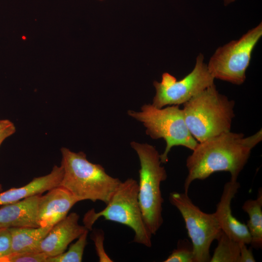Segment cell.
Masks as SVG:
<instances>
[{
  "mask_svg": "<svg viewBox=\"0 0 262 262\" xmlns=\"http://www.w3.org/2000/svg\"><path fill=\"white\" fill-rule=\"evenodd\" d=\"M262 140L261 129L248 137L229 131L198 143L186 159L184 192L188 193L193 181L206 179L216 172H229L230 179L237 180L252 149Z\"/></svg>",
  "mask_w": 262,
  "mask_h": 262,
  "instance_id": "cell-1",
  "label": "cell"
},
{
  "mask_svg": "<svg viewBox=\"0 0 262 262\" xmlns=\"http://www.w3.org/2000/svg\"><path fill=\"white\" fill-rule=\"evenodd\" d=\"M61 152L64 172L60 186L79 202L90 200L107 204L121 181L107 174L101 165L89 161L82 151L75 152L63 147Z\"/></svg>",
  "mask_w": 262,
  "mask_h": 262,
  "instance_id": "cell-2",
  "label": "cell"
},
{
  "mask_svg": "<svg viewBox=\"0 0 262 262\" xmlns=\"http://www.w3.org/2000/svg\"><path fill=\"white\" fill-rule=\"evenodd\" d=\"M183 105L185 123L198 143L230 131L234 101L220 94L214 84Z\"/></svg>",
  "mask_w": 262,
  "mask_h": 262,
  "instance_id": "cell-3",
  "label": "cell"
},
{
  "mask_svg": "<svg viewBox=\"0 0 262 262\" xmlns=\"http://www.w3.org/2000/svg\"><path fill=\"white\" fill-rule=\"evenodd\" d=\"M139 159L138 201L144 222L152 235H155L163 223L164 199L161 182L167 179L162 166L160 154L156 147L147 143L131 142Z\"/></svg>",
  "mask_w": 262,
  "mask_h": 262,
  "instance_id": "cell-4",
  "label": "cell"
},
{
  "mask_svg": "<svg viewBox=\"0 0 262 262\" xmlns=\"http://www.w3.org/2000/svg\"><path fill=\"white\" fill-rule=\"evenodd\" d=\"M103 217L105 220L117 222L133 230V242L150 247L152 234L143 219L138 201V183L132 178L121 182L106 206L99 212L94 209L84 215L85 227L91 230L97 220Z\"/></svg>",
  "mask_w": 262,
  "mask_h": 262,
  "instance_id": "cell-5",
  "label": "cell"
},
{
  "mask_svg": "<svg viewBox=\"0 0 262 262\" xmlns=\"http://www.w3.org/2000/svg\"><path fill=\"white\" fill-rule=\"evenodd\" d=\"M127 113L143 124L146 134L152 139L165 141V149L160 154L162 164L167 163L168 153L173 147L183 146L193 150L198 143L190 132L179 105L158 108L146 104L140 111L129 110Z\"/></svg>",
  "mask_w": 262,
  "mask_h": 262,
  "instance_id": "cell-6",
  "label": "cell"
},
{
  "mask_svg": "<svg viewBox=\"0 0 262 262\" xmlns=\"http://www.w3.org/2000/svg\"><path fill=\"white\" fill-rule=\"evenodd\" d=\"M262 36V23L248 31L239 39L232 40L218 48L207 64L215 79L236 85L246 79L253 50Z\"/></svg>",
  "mask_w": 262,
  "mask_h": 262,
  "instance_id": "cell-7",
  "label": "cell"
},
{
  "mask_svg": "<svg viewBox=\"0 0 262 262\" xmlns=\"http://www.w3.org/2000/svg\"><path fill=\"white\" fill-rule=\"evenodd\" d=\"M169 199L184 219L192 242L194 262H210L212 243L222 231L214 213L202 211L184 192L171 193Z\"/></svg>",
  "mask_w": 262,
  "mask_h": 262,
  "instance_id": "cell-8",
  "label": "cell"
},
{
  "mask_svg": "<svg viewBox=\"0 0 262 262\" xmlns=\"http://www.w3.org/2000/svg\"><path fill=\"white\" fill-rule=\"evenodd\" d=\"M214 81L207 64L204 62L203 55L199 53L193 69L182 79L178 81L173 75L165 72L161 82L154 81L156 94L152 104L158 108L183 104L214 84Z\"/></svg>",
  "mask_w": 262,
  "mask_h": 262,
  "instance_id": "cell-9",
  "label": "cell"
},
{
  "mask_svg": "<svg viewBox=\"0 0 262 262\" xmlns=\"http://www.w3.org/2000/svg\"><path fill=\"white\" fill-rule=\"evenodd\" d=\"M79 216L71 213L53 225L40 242L35 251L43 253L48 257L64 252L68 246L87 229L79 224Z\"/></svg>",
  "mask_w": 262,
  "mask_h": 262,
  "instance_id": "cell-10",
  "label": "cell"
},
{
  "mask_svg": "<svg viewBox=\"0 0 262 262\" xmlns=\"http://www.w3.org/2000/svg\"><path fill=\"white\" fill-rule=\"evenodd\" d=\"M240 187L237 180L230 179L225 183L214 213L225 234L238 242L248 245L251 236L247 227L233 216L231 209V201Z\"/></svg>",
  "mask_w": 262,
  "mask_h": 262,
  "instance_id": "cell-11",
  "label": "cell"
},
{
  "mask_svg": "<svg viewBox=\"0 0 262 262\" xmlns=\"http://www.w3.org/2000/svg\"><path fill=\"white\" fill-rule=\"evenodd\" d=\"M78 200L66 189L59 186L41 196L37 219L40 227L53 226L66 217Z\"/></svg>",
  "mask_w": 262,
  "mask_h": 262,
  "instance_id": "cell-12",
  "label": "cell"
},
{
  "mask_svg": "<svg viewBox=\"0 0 262 262\" xmlns=\"http://www.w3.org/2000/svg\"><path fill=\"white\" fill-rule=\"evenodd\" d=\"M41 196L36 195L1 205L0 207V229L40 227L37 213Z\"/></svg>",
  "mask_w": 262,
  "mask_h": 262,
  "instance_id": "cell-13",
  "label": "cell"
},
{
  "mask_svg": "<svg viewBox=\"0 0 262 262\" xmlns=\"http://www.w3.org/2000/svg\"><path fill=\"white\" fill-rule=\"evenodd\" d=\"M63 168L54 165L51 172L45 176L34 178L26 185L0 192V206L14 203L26 198L41 195L59 186L63 176Z\"/></svg>",
  "mask_w": 262,
  "mask_h": 262,
  "instance_id": "cell-14",
  "label": "cell"
},
{
  "mask_svg": "<svg viewBox=\"0 0 262 262\" xmlns=\"http://www.w3.org/2000/svg\"><path fill=\"white\" fill-rule=\"evenodd\" d=\"M52 227L9 228L11 234V253L35 251L36 248Z\"/></svg>",
  "mask_w": 262,
  "mask_h": 262,
  "instance_id": "cell-15",
  "label": "cell"
},
{
  "mask_svg": "<svg viewBox=\"0 0 262 262\" xmlns=\"http://www.w3.org/2000/svg\"><path fill=\"white\" fill-rule=\"evenodd\" d=\"M242 209L249 216L246 225L251 236L250 244L256 249H261L262 246V190H259L256 199L246 200Z\"/></svg>",
  "mask_w": 262,
  "mask_h": 262,
  "instance_id": "cell-16",
  "label": "cell"
},
{
  "mask_svg": "<svg viewBox=\"0 0 262 262\" xmlns=\"http://www.w3.org/2000/svg\"><path fill=\"white\" fill-rule=\"evenodd\" d=\"M217 240V246L210 262H239L241 243L229 238L223 231Z\"/></svg>",
  "mask_w": 262,
  "mask_h": 262,
  "instance_id": "cell-17",
  "label": "cell"
},
{
  "mask_svg": "<svg viewBox=\"0 0 262 262\" xmlns=\"http://www.w3.org/2000/svg\"><path fill=\"white\" fill-rule=\"evenodd\" d=\"M89 230L85 231L71 245L66 252L57 256L48 257L47 262H81L82 261L84 248L87 244V238Z\"/></svg>",
  "mask_w": 262,
  "mask_h": 262,
  "instance_id": "cell-18",
  "label": "cell"
},
{
  "mask_svg": "<svg viewBox=\"0 0 262 262\" xmlns=\"http://www.w3.org/2000/svg\"><path fill=\"white\" fill-rule=\"evenodd\" d=\"M48 258L37 251L11 253L0 259V262H47Z\"/></svg>",
  "mask_w": 262,
  "mask_h": 262,
  "instance_id": "cell-19",
  "label": "cell"
},
{
  "mask_svg": "<svg viewBox=\"0 0 262 262\" xmlns=\"http://www.w3.org/2000/svg\"><path fill=\"white\" fill-rule=\"evenodd\" d=\"M164 262H194L192 246L184 245L183 242L178 244L177 248L173 250Z\"/></svg>",
  "mask_w": 262,
  "mask_h": 262,
  "instance_id": "cell-20",
  "label": "cell"
},
{
  "mask_svg": "<svg viewBox=\"0 0 262 262\" xmlns=\"http://www.w3.org/2000/svg\"><path fill=\"white\" fill-rule=\"evenodd\" d=\"M94 242L96 250L99 258V262H113L106 253L103 246L104 233L101 229L95 230L92 236Z\"/></svg>",
  "mask_w": 262,
  "mask_h": 262,
  "instance_id": "cell-21",
  "label": "cell"
},
{
  "mask_svg": "<svg viewBox=\"0 0 262 262\" xmlns=\"http://www.w3.org/2000/svg\"><path fill=\"white\" fill-rule=\"evenodd\" d=\"M11 234L8 229H0V259L11 253Z\"/></svg>",
  "mask_w": 262,
  "mask_h": 262,
  "instance_id": "cell-22",
  "label": "cell"
},
{
  "mask_svg": "<svg viewBox=\"0 0 262 262\" xmlns=\"http://www.w3.org/2000/svg\"><path fill=\"white\" fill-rule=\"evenodd\" d=\"M14 124L8 119L0 120V147L4 140L16 132Z\"/></svg>",
  "mask_w": 262,
  "mask_h": 262,
  "instance_id": "cell-23",
  "label": "cell"
},
{
  "mask_svg": "<svg viewBox=\"0 0 262 262\" xmlns=\"http://www.w3.org/2000/svg\"><path fill=\"white\" fill-rule=\"evenodd\" d=\"M256 262V260L254 257L251 249L247 248L246 244L241 243L239 262Z\"/></svg>",
  "mask_w": 262,
  "mask_h": 262,
  "instance_id": "cell-24",
  "label": "cell"
},
{
  "mask_svg": "<svg viewBox=\"0 0 262 262\" xmlns=\"http://www.w3.org/2000/svg\"><path fill=\"white\" fill-rule=\"evenodd\" d=\"M236 0H223L225 6H227L229 4L234 2Z\"/></svg>",
  "mask_w": 262,
  "mask_h": 262,
  "instance_id": "cell-25",
  "label": "cell"
},
{
  "mask_svg": "<svg viewBox=\"0 0 262 262\" xmlns=\"http://www.w3.org/2000/svg\"><path fill=\"white\" fill-rule=\"evenodd\" d=\"M2 191H3L2 186V185L0 184V192H1Z\"/></svg>",
  "mask_w": 262,
  "mask_h": 262,
  "instance_id": "cell-26",
  "label": "cell"
},
{
  "mask_svg": "<svg viewBox=\"0 0 262 262\" xmlns=\"http://www.w3.org/2000/svg\"></svg>",
  "mask_w": 262,
  "mask_h": 262,
  "instance_id": "cell-27",
  "label": "cell"
}]
</instances>
